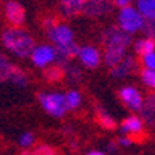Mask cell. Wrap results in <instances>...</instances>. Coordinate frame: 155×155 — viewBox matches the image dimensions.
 Segmentation results:
<instances>
[{
	"label": "cell",
	"instance_id": "11",
	"mask_svg": "<svg viewBox=\"0 0 155 155\" xmlns=\"http://www.w3.org/2000/svg\"><path fill=\"white\" fill-rule=\"evenodd\" d=\"M137 68V62L132 56H124L113 68H110V74L113 78H124L127 74H130Z\"/></svg>",
	"mask_w": 155,
	"mask_h": 155
},
{
	"label": "cell",
	"instance_id": "29",
	"mask_svg": "<svg viewBox=\"0 0 155 155\" xmlns=\"http://www.w3.org/2000/svg\"><path fill=\"white\" fill-rule=\"evenodd\" d=\"M113 6H118L120 9H123V8L130 6V2H129V0H115V2H113Z\"/></svg>",
	"mask_w": 155,
	"mask_h": 155
},
{
	"label": "cell",
	"instance_id": "17",
	"mask_svg": "<svg viewBox=\"0 0 155 155\" xmlns=\"http://www.w3.org/2000/svg\"><path fill=\"white\" fill-rule=\"evenodd\" d=\"M135 51L141 56H146L149 53H153L155 51V41L152 39H140V41L135 42Z\"/></svg>",
	"mask_w": 155,
	"mask_h": 155
},
{
	"label": "cell",
	"instance_id": "7",
	"mask_svg": "<svg viewBox=\"0 0 155 155\" xmlns=\"http://www.w3.org/2000/svg\"><path fill=\"white\" fill-rule=\"evenodd\" d=\"M113 3L112 2H106V0H87L82 3V12L88 17H101L106 16L112 11Z\"/></svg>",
	"mask_w": 155,
	"mask_h": 155
},
{
	"label": "cell",
	"instance_id": "9",
	"mask_svg": "<svg viewBox=\"0 0 155 155\" xmlns=\"http://www.w3.org/2000/svg\"><path fill=\"white\" fill-rule=\"evenodd\" d=\"M120 98L132 112H138L143 107V98L135 87H123L120 90Z\"/></svg>",
	"mask_w": 155,
	"mask_h": 155
},
{
	"label": "cell",
	"instance_id": "15",
	"mask_svg": "<svg viewBox=\"0 0 155 155\" xmlns=\"http://www.w3.org/2000/svg\"><path fill=\"white\" fill-rule=\"evenodd\" d=\"M137 11L144 20H155V0H140L137 2Z\"/></svg>",
	"mask_w": 155,
	"mask_h": 155
},
{
	"label": "cell",
	"instance_id": "5",
	"mask_svg": "<svg viewBox=\"0 0 155 155\" xmlns=\"http://www.w3.org/2000/svg\"><path fill=\"white\" fill-rule=\"evenodd\" d=\"M102 41H104L106 48H118V50L126 51L127 47L132 44V37H130V34L121 31L118 27H110L104 31Z\"/></svg>",
	"mask_w": 155,
	"mask_h": 155
},
{
	"label": "cell",
	"instance_id": "14",
	"mask_svg": "<svg viewBox=\"0 0 155 155\" xmlns=\"http://www.w3.org/2000/svg\"><path fill=\"white\" fill-rule=\"evenodd\" d=\"M141 115H143L141 120L147 121L150 126H155V95H149L146 102H143Z\"/></svg>",
	"mask_w": 155,
	"mask_h": 155
},
{
	"label": "cell",
	"instance_id": "19",
	"mask_svg": "<svg viewBox=\"0 0 155 155\" xmlns=\"http://www.w3.org/2000/svg\"><path fill=\"white\" fill-rule=\"evenodd\" d=\"M9 82H12L14 85H19V87H25L28 84V76L25 74L19 67H14V70H12V74L9 78Z\"/></svg>",
	"mask_w": 155,
	"mask_h": 155
},
{
	"label": "cell",
	"instance_id": "8",
	"mask_svg": "<svg viewBox=\"0 0 155 155\" xmlns=\"http://www.w3.org/2000/svg\"><path fill=\"white\" fill-rule=\"evenodd\" d=\"M5 17L14 28H19L25 22V8L19 2H5Z\"/></svg>",
	"mask_w": 155,
	"mask_h": 155
},
{
	"label": "cell",
	"instance_id": "23",
	"mask_svg": "<svg viewBox=\"0 0 155 155\" xmlns=\"http://www.w3.org/2000/svg\"><path fill=\"white\" fill-rule=\"evenodd\" d=\"M141 79H143V82L153 88L155 90V71H150V70H143L141 71Z\"/></svg>",
	"mask_w": 155,
	"mask_h": 155
},
{
	"label": "cell",
	"instance_id": "10",
	"mask_svg": "<svg viewBox=\"0 0 155 155\" xmlns=\"http://www.w3.org/2000/svg\"><path fill=\"white\" fill-rule=\"evenodd\" d=\"M78 58H79V61L82 62V65H85L87 68H96L101 64V53H99V50L92 47V45L79 47Z\"/></svg>",
	"mask_w": 155,
	"mask_h": 155
},
{
	"label": "cell",
	"instance_id": "16",
	"mask_svg": "<svg viewBox=\"0 0 155 155\" xmlns=\"http://www.w3.org/2000/svg\"><path fill=\"white\" fill-rule=\"evenodd\" d=\"M14 67L16 65H12L3 53H0V82H8L9 81Z\"/></svg>",
	"mask_w": 155,
	"mask_h": 155
},
{
	"label": "cell",
	"instance_id": "26",
	"mask_svg": "<svg viewBox=\"0 0 155 155\" xmlns=\"http://www.w3.org/2000/svg\"><path fill=\"white\" fill-rule=\"evenodd\" d=\"M33 143H34V135L31 134V132H27V134H23L22 137H20V140H19V144L22 146V147H30V146H33Z\"/></svg>",
	"mask_w": 155,
	"mask_h": 155
},
{
	"label": "cell",
	"instance_id": "12",
	"mask_svg": "<svg viewBox=\"0 0 155 155\" xmlns=\"http://www.w3.org/2000/svg\"><path fill=\"white\" fill-rule=\"evenodd\" d=\"M121 132L126 135H137L143 132V120L137 115H130L121 124Z\"/></svg>",
	"mask_w": 155,
	"mask_h": 155
},
{
	"label": "cell",
	"instance_id": "20",
	"mask_svg": "<svg viewBox=\"0 0 155 155\" xmlns=\"http://www.w3.org/2000/svg\"><path fill=\"white\" fill-rule=\"evenodd\" d=\"M98 121H99V124H101L102 127H104V129H107V130H112V129H115V127H116V124H115L113 118H112V116H110L109 113H106L101 107L98 109Z\"/></svg>",
	"mask_w": 155,
	"mask_h": 155
},
{
	"label": "cell",
	"instance_id": "22",
	"mask_svg": "<svg viewBox=\"0 0 155 155\" xmlns=\"http://www.w3.org/2000/svg\"><path fill=\"white\" fill-rule=\"evenodd\" d=\"M143 33L146 34V39H152L155 41V20H144L143 25Z\"/></svg>",
	"mask_w": 155,
	"mask_h": 155
},
{
	"label": "cell",
	"instance_id": "6",
	"mask_svg": "<svg viewBox=\"0 0 155 155\" xmlns=\"http://www.w3.org/2000/svg\"><path fill=\"white\" fill-rule=\"evenodd\" d=\"M31 61L36 67L39 68H45L48 67L51 62L56 61V51L54 47H51L48 44H42V45H37L34 47V50L31 51Z\"/></svg>",
	"mask_w": 155,
	"mask_h": 155
},
{
	"label": "cell",
	"instance_id": "30",
	"mask_svg": "<svg viewBox=\"0 0 155 155\" xmlns=\"http://www.w3.org/2000/svg\"><path fill=\"white\" fill-rule=\"evenodd\" d=\"M87 155H106L104 152H99V150H92V152H88Z\"/></svg>",
	"mask_w": 155,
	"mask_h": 155
},
{
	"label": "cell",
	"instance_id": "1",
	"mask_svg": "<svg viewBox=\"0 0 155 155\" xmlns=\"http://www.w3.org/2000/svg\"><path fill=\"white\" fill-rule=\"evenodd\" d=\"M2 44L8 51H11L14 56L22 58V59L31 56V51L36 47L34 39L28 31H25L22 28H14V27L3 30Z\"/></svg>",
	"mask_w": 155,
	"mask_h": 155
},
{
	"label": "cell",
	"instance_id": "4",
	"mask_svg": "<svg viewBox=\"0 0 155 155\" xmlns=\"http://www.w3.org/2000/svg\"><path fill=\"white\" fill-rule=\"evenodd\" d=\"M144 25V19L141 17V14L134 8L127 6L120 9L118 14V28L127 34H132L135 31H140Z\"/></svg>",
	"mask_w": 155,
	"mask_h": 155
},
{
	"label": "cell",
	"instance_id": "28",
	"mask_svg": "<svg viewBox=\"0 0 155 155\" xmlns=\"http://www.w3.org/2000/svg\"><path fill=\"white\" fill-rule=\"evenodd\" d=\"M134 143V140L132 138H129V137H121V138H118V144L120 146H124V147H127V146H130Z\"/></svg>",
	"mask_w": 155,
	"mask_h": 155
},
{
	"label": "cell",
	"instance_id": "24",
	"mask_svg": "<svg viewBox=\"0 0 155 155\" xmlns=\"http://www.w3.org/2000/svg\"><path fill=\"white\" fill-rule=\"evenodd\" d=\"M143 64H144V70L155 71V51L143 56Z\"/></svg>",
	"mask_w": 155,
	"mask_h": 155
},
{
	"label": "cell",
	"instance_id": "3",
	"mask_svg": "<svg viewBox=\"0 0 155 155\" xmlns=\"http://www.w3.org/2000/svg\"><path fill=\"white\" fill-rule=\"evenodd\" d=\"M39 102L44 107L47 113H50L54 118H62L67 113V106H65V95L62 93H39L37 95Z\"/></svg>",
	"mask_w": 155,
	"mask_h": 155
},
{
	"label": "cell",
	"instance_id": "31",
	"mask_svg": "<svg viewBox=\"0 0 155 155\" xmlns=\"http://www.w3.org/2000/svg\"><path fill=\"white\" fill-rule=\"evenodd\" d=\"M107 149L113 152V150H115V143H109V144H107Z\"/></svg>",
	"mask_w": 155,
	"mask_h": 155
},
{
	"label": "cell",
	"instance_id": "21",
	"mask_svg": "<svg viewBox=\"0 0 155 155\" xmlns=\"http://www.w3.org/2000/svg\"><path fill=\"white\" fill-rule=\"evenodd\" d=\"M44 76H45V79L50 81V82H58V81H61L64 78V68H61V67H48L45 70Z\"/></svg>",
	"mask_w": 155,
	"mask_h": 155
},
{
	"label": "cell",
	"instance_id": "2",
	"mask_svg": "<svg viewBox=\"0 0 155 155\" xmlns=\"http://www.w3.org/2000/svg\"><path fill=\"white\" fill-rule=\"evenodd\" d=\"M44 27L47 30V36L54 44V48H62L73 44V31L68 25L61 23L53 17H48L44 20Z\"/></svg>",
	"mask_w": 155,
	"mask_h": 155
},
{
	"label": "cell",
	"instance_id": "25",
	"mask_svg": "<svg viewBox=\"0 0 155 155\" xmlns=\"http://www.w3.org/2000/svg\"><path fill=\"white\" fill-rule=\"evenodd\" d=\"M64 74H67L70 81H78V79L81 78V71H79V68L71 67V65H67V67H65V70H64Z\"/></svg>",
	"mask_w": 155,
	"mask_h": 155
},
{
	"label": "cell",
	"instance_id": "13",
	"mask_svg": "<svg viewBox=\"0 0 155 155\" xmlns=\"http://www.w3.org/2000/svg\"><path fill=\"white\" fill-rule=\"evenodd\" d=\"M82 3H84V0H62L59 3V8L65 17H73L76 14H79V12H82Z\"/></svg>",
	"mask_w": 155,
	"mask_h": 155
},
{
	"label": "cell",
	"instance_id": "18",
	"mask_svg": "<svg viewBox=\"0 0 155 155\" xmlns=\"http://www.w3.org/2000/svg\"><path fill=\"white\" fill-rule=\"evenodd\" d=\"M65 106L67 110H74L81 106V95L76 90H70V92L65 95Z\"/></svg>",
	"mask_w": 155,
	"mask_h": 155
},
{
	"label": "cell",
	"instance_id": "27",
	"mask_svg": "<svg viewBox=\"0 0 155 155\" xmlns=\"http://www.w3.org/2000/svg\"><path fill=\"white\" fill-rule=\"evenodd\" d=\"M33 155H56V153H54V150L51 149L50 146L42 144V146H39V147L33 152Z\"/></svg>",
	"mask_w": 155,
	"mask_h": 155
}]
</instances>
